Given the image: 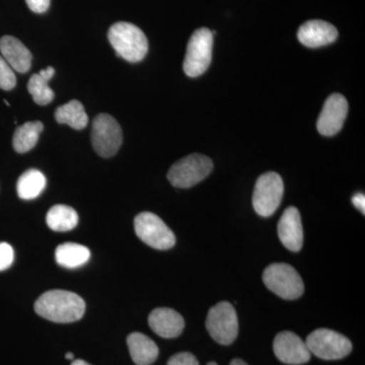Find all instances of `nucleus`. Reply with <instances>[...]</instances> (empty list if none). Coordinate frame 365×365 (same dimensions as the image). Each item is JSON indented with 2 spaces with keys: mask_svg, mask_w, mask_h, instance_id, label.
<instances>
[{
  "mask_svg": "<svg viewBox=\"0 0 365 365\" xmlns=\"http://www.w3.org/2000/svg\"><path fill=\"white\" fill-rule=\"evenodd\" d=\"M57 263L64 268L74 269L88 263L91 258L90 250L76 242H64L55 251Z\"/></svg>",
  "mask_w": 365,
  "mask_h": 365,
  "instance_id": "nucleus-18",
  "label": "nucleus"
},
{
  "mask_svg": "<svg viewBox=\"0 0 365 365\" xmlns=\"http://www.w3.org/2000/svg\"><path fill=\"white\" fill-rule=\"evenodd\" d=\"M51 0H26L29 9L36 14H44L48 11Z\"/></svg>",
  "mask_w": 365,
  "mask_h": 365,
  "instance_id": "nucleus-27",
  "label": "nucleus"
},
{
  "mask_svg": "<svg viewBox=\"0 0 365 365\" xmlns=\"http://www.w3.org/2000/svg\"><path fill=\"white\" fill-rule=\"evenodd\" d=\"M137 237L151 248L172 249L176 244V237L162 218L151 212H141L134 220Z\"/></svg>",
  "mask_w": 365,
  "mask_h": 365,
  "instance_id": "nucleus-8",
  "label": "nucleus"
},
{
  "mask_svg": "<svg viewBox=\"0 0 365 365\" xmlns=\"http://www.w3.org/2000/svg\"><path fill=\"white\" fill-rule=\"evenodd\" d=\"M47 180L39 170L31 169L19 178L16 184L18 195L23 200H33L41 195L46 188Z\"/></svg>",
  "mask_w": 365,
  "mask_h": 365,
  "instance_id": "nucleus-19",
  "label": "nucleus"
},
{
  "mask_svg": "<svg viewBox=\"0 0 365 365\" xmlns=\"http://www.w3.org/2000/svg\"><path fill=\"white\" fill-rule=\"evenodd\" d=\"M352 203L362 215L365 213V196L364 194L357 193L352 197Z\"/></svg>",
  "mask_w": 365,
  "mask_h": 365,
  "instance_id": "nucleus-28",
  "label": "nucleus"
},
{
  "mask_svg": "<svg viewBox=\"0 0 365 365\" xmlns=\"http://www.w3.org/2000/svg\"><path fill=\"white\" fill-rule=\"evenodd\" d=\"M213 34L209 29L196 30L187 45L182 69L189 78H198L207 71L212 60Z\"/></svg>",
  "mask_w": 365,
  "mask_h": 365,
  "instance_id": "nucleus-5",
  "label": "nucleus"
},
{
  "mask_svg": "<svg viewBox=\"0 0 365 365\" xmlns=\"http://www.w3.org/2000/svg\"><path fill=\"white\" fill-rule=\"evenodd\" d=\"M13 247L7 242H0V271L6 270L14 263Z\"/></svg>",
  "mask_w": 365,
  "mask_h": 365,
  "instance_id": "nucleus-25",
  "label": "nucleus"
},
{
  "mask_svg": "<svg viewBox=\"0 0 365 365\" xmlns=\"http://www.w3.org/2000/svg\"><path fill=\"white\" fill-rule=\"evenodd\" d=\"M264 284L281 299H299L304 292V281L292 266L275 263L268 266L263 273Z\"/></svg>",
  "mask_w": 365,
  "mask_h": 365,
  "instance_id": "nucleus-3",
  "label": "nucleus"
},
{
  "mask_svg": "<svg viewBox=\"0 0 365 365\" xmlns=\"http://www.w3.org/2000/svg\"><path fill=\"white\" fill-rule=\"evenodd\" d=\"M131 359L136 365H151L158 359L160 350L155 341L143 333H132L127 337Z\"/></svg>",
  "mask_w": 365,
  "mask_h": 365,
  "instance_id": "nucleus-17",
  "label": "nucleus"
},
{
  "mask_svg": "<svg viewBox=\"0 0 365 365\" xmlns=\"http://www.w3.org/2000/svg\"><path fill=\"white\" fill-rule=\"evenodd\" d=\"M44 130V125L41 121L26 122L14 131L13 145L19 153H28L35 148L40 134Z\"/></svg>",
  "mask_w": 365,
  "mask_h": 365,
  "instance_id": "nucleus-21",
  "label": "nucleus"
},
{
  "mask_svg": "<svg viewBox=\"0 0 365 365\" xmlns=\"http://www.w3.org/2000/svg\"><path fill=\"white\" fill-rule=\"evenodd\" d=\"M35 312L40 317L54 323H73L83 318L85 300L67 290H49L35 302Z\"/></svg>",
  "mask_w": 365,
  "mask_h": 365,
  "instance_id": "nucleus-1",
  "label": "nucleus"
},
{
  "mask_svg": "<svg viewBox=\"0 0 365 365\" xmlns=\"http://www.w3.org/2000/svg\"><path fill=\"white\" fill-rule=\"evenodd\" d=\"M71 365H91V364H88V362L85 361V360L76 359V360H73V361H72Z\"/></svg>",
  "mask_w": 365,
  "mask_h": 365,
  "instance_id": "nucleus-31",
  "label": "nucleus"
},
{
  "mask_svg": "<svg viewBox=\"0 0 365 365\" xmlns=\"http://www.w3.org/2000/svg\"><path fill=\"white\" fill-rule=\"evenodd\" d=\"M212 170L211 158L193 153L174 163L168 173V179L177 188L188 189L206 179Z\"/></svg>",
  "mask_w": 365,
  "mask_h": 365,
  "instance_id": "nucleus-4",
  "label": "nucleus"
},
{
  "mask_svg": "<svg viewBox=\"0 0 365 365\" xmlns=\"http://www.w3.org/2000/svg\"><path fill=\"white\" fill-rule=\"evenodd\" d=\"M273 350L276 357L285 364H304L309 361L312 356L306 341L289 331L281 332L276 336Z\"/></svg>",
  "mask_w": 365,
  "mask_h": 365,
  "instance_id": "nucleus-11",
  "label": "nucleus"
},
{
  "mask_svg": "<svg viewBox=\"0 0 365 365\" xmlns=\"http://www.w3.org/2000/svg\"><path fill=\"white\" fill-rule=\"evenodd\" d=\"M230 365H248V364H246L244 360L235 359L230 362Z\"/></svg>",
  "mask_w": 365,
  "mask_h": 365,
  "instance_id": "nucleus-30",
  "label": "nucleus"
},
{
  "mask_svg": "<svg viewBox=\"0 0 365 365\" xmlns=\"http://www.w3.org/2000/svg\"><path fill=\"white\" fill-rule=\"evenodd\" d=\"M297 38L302 45L309 48L323 47L332 44L338 38V30L328 21H307L302 24L297 32Z\"/></svg>",
  "mask_w": 365,
  "mask_h": 365,
  "instance_id": "nucleus-14",
  "label": "nucleus"
},
{
  "mask_svg": "<svg viewBox=\"0 0 365 365\" xmlns=\"http://www.w3.org/2000/svg\"><path fill=\"white\" fill-rule=\"evenodd\" d=\"M66 359L67 360H73V359H74V355H73V353H71V352L66 353Z\"/></svg>",
  "mask_w": 365,
  "mask_h": 365,
  "instance_id": "nucleus-32",
  "label": "nucleus"
},
{
  "mask_svg": "<svg viewBox=\"0 0 365 365\" xmlns=\"http://www.w3.org/2000/svg\"><path fill=\"white\" fill-rule=\"evenodd\" d=\"M206 329L212 339L222 345H230L239 333V319L232 304L222 302L211 307L206 319Z\"/></svg>",
  "mask_w": 365,
  "mask_h": 365,
  "instance_id": "nucleus-7",
  "label": "nucleus"
},
{
  "mask_svg": "<svg viewBox=\"0 0 365 365\" xmlns=\"http://www.w3.org/2000/svg\"><path fill=\"white\" fill-rule=\"evenodd\" d=\"M108 39L118 56L126 61L136 63L148 54V38L143 30L133 24L126 21L114 24L108 32Z\"/></svg>",
  "mask_w": 365,
  "mask_h": 365,
  "instance_id": "nucleus-2",
  "label": "nucleus"
},
{
  "mask_svg": "<svg viewBox=\"0 0 365 365\" xmlns=\"http://www.w3.org/2000/svg\"><path fill=\"white\" fill-rule=\"evenodd\" d=\"M306 343L309 352L324 360L342 359L352 351L351 341L329 329L314 331L307 336Z\"/></svg>",
  "mask_w": 365,
  "mask_h": 365,
  "instance_id": "nucleus-6",
  "label": "nucleus"
},
{
  "mask_svg": "<svg viewBox=\"0 0 365 365\" xmlns=\"http://www.w3.org/2000/svg\"><path fill=\"white\" fill-rule=\"evenodd\" d=\"M207 365H217V364L216 362H209Z\"/></svg>",
  "mask_w": 365,
  "mask_h": 365,
  "instance_id": "nucleus-33",
  "label": "nucleus"
},
{
  "mask_svg": "<svg viewBox=\"0 0 365 365\" xmlns=\"http://www.w3.org/2000/svg\"><path fill=\"white\" fill-rule=\"evenodd\" d=\"M39 74L43 78L46 79V81H49L50 79L54 76L55 69L53 68L52 66H48L47 68L41 71Z\"/></svg>",
  "mask_w": 365,
  "mask_h": 365,
  "instance_id": "nucleus-29",
  "label": "nucleus"
},
{
  "mask_svg": "<svg viewBox=\"0 0 365 365\" xmlns=\"http://www.w3.org/2000/svg\"><path fill=\"white\" fill-rule=\"evenodd\" d=\"M0 52L14 71L20 73L30 71L33 55L20 40L13 36H4L0 39Z\"/></svg>",
  "mask_w": 365,
  "mask_h": 365,
  "instance_id": "nucleus-16",
  "label": "nucleus"
},
{
  "mask_svg": "<svg viewBox=\"0 0 365 365\" xmlns=\"http://www.w3.org/2000/svg\"><path fill=\"white\" fill-rule=\"evenodd\" d=\"M284 185L275 172H268L257 180L253 194L255 211L263 217L273 215L282 200Z\"/></svg>",
  "mask_w": 365,
  "mask_h": 365,
  "instance_id": "nucleus-10",
  "label": "nucleus"
},
{
  "mask_svg": "<svg viewBox=\"0 0 365 365\" xmlns=\"http://www.w3.org/2000/svg\"><path fill=\"white\" fill-rule=\"evenodd\" d=\"M46 222L54 232H68L78 225V215L71 206L59 204L50 208L46 216Z\"/></svg>",
  "mask_w": 365,
  "mask_h": 365,
  "instance_id": "nucleus-22",
  "label": "nucleus"
},
{
  "mask_svg": "<svg viewBox=\"0 0 365 365\" xmlns=\"http://www.w3.org/2000/svg\"><path fill=\"white\" fill-rule=\"evenodd\" d=\"M278 237L285 248L292 252H299L304 244V228L299 209H285L278 222Z\"/></svg>",
  "mask_w": 365,
  "mask_h": 365,
  "instance_id": "nucleus-13",
  "label": "nucleus"
},
{
  "mask_svg": "<svg viewBox=\"0 0 365 365\" xmlns=\"http://www.w3.org/2000/svg\"><path fill=\"white\" fill-rule=\"evenodd\" d=\"M48 83L49 81L43 78L39 73H35L31 76L28 83V91L32 95L33 101L36 104L46 106L54 100V91Z\"/></svg>",
  "mask_w": 365,
  "mask_h": 365,
  "instance_id": "nucleus-23",
  "label": "nucleus"
},
{
  "mask_svg": "<svg viewBox=\"0 0 365 365\" xmlns=\"http://www.w3.org/2000/svg\"><path fill=\"white\" fill-rule=\"evenodd\" d=\"M348 102L340 93H333L327 98L321 114H319L317 128L324 136L336 135L342 129L347 117Z\"/></svg>",
  "mask_w": 365,
  "mask_h": 365,
  "instance_id": "nucleus-12",
  "label": "nucleus"
},
{
  "mask_svg": "<svg viewBox=\"0 0 365 365\" xmlns=\"http://www.w3.org/2000/svg\"><path fill=\"white\" fill-rule=\"evenodd\" d=\"M122 141L121 126L111 115L100 114L93 119L91 143L100 157H114L121 148Z\"/></svg>",
  "mask_w": 365,
  "mask_h": 365,
  "instance_id": "nucleus-9",
  "label": "nucleus"
},
{
  "mask_svg": "<svg viewBox=\"0 0 365 365\" xmlns=\"http://www.w3.org/2000/svg\"><path fill=\"white\" fill-rule=\"evenodd\" d=\"M55 119L59 124H67L76 130L85 129L88 123V117L85 108L76 100H72L67 104L57 108Z\"/></svg>",
  "mask_w": 365,
  "mask_h": 365,
  "instance_id": "nucleus-20",
  "label": "nucleus"
},
{
  "mask_svg": "<svg viewBox=\"0 0 365 365\" xmlns=\"http://www.w3.org/2000/svg\"><path fill=\"white\" fill-rule=\"evenodd\" d=\"M16 85V74L4 57L0 56V88L4 91L13 90Z\"/></svg>",
  "mask_w": 365,
  "mask_h": 365,
  "instance_id": "nucleus-24",
  "label": "nucleus"
},
{
  "mask_svg": "<svg viewBox=\"0 0 365 365\" xmlns=\"http://www.w3.org/2000/svg\"><path fill=\"white\" fill-rule=\"evenodd\" d=\"M4 103H6V104L7 107H9V106H11V104H9V102H7V101H6V100H4Z\"/></svg>",
  "mask_w": 365,
  "mask_h": 365,
  "instance_id": "nucleus-34",
  "label": "nucleus"
},
{
  "mask_svg": "<svg viewBox=\"0 0 365 365\" xmlns=\"http://www.w3.org/2000/svg\"><path fill=\"white\" fill-rule=\"evenodd\" d=\"M148 324L153 332L167 339L179 337L185 328V321L181 314L169 307L153 309L148 317Z\"/></svg>",
  "mask_w": 365,
  "mask_h": 365,
  "instance_id": "nucleus-15",
  "label": "nucleus"
},
{
  "mask_svg": "<svg viewBox=\"0 0 365 365\" xmlns=\"http://www.w3.org/2000/svg\"><path fill=\"white\" fill-rule=\"evenodd\" d=\"M167 365H199V362L192 353L180 352L173 355Z\"/></svg>",
  "mask_w": 365,
  "mask_h": 365,
  "instance_id": "nucleus-26",
  "label": "nucleus"
}]
</instances>
